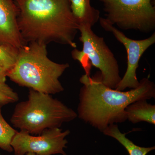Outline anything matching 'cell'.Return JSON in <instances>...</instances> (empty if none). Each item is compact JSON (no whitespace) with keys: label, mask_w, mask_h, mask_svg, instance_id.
I'll list each match as a JSON object with an SVG mask.
<instances>
[{"label":"cell","mask_w":155,"mask_h":155,"mask_svg":"<svg viewBox=\"0 0 155 155\" xmlns=\"http://www.w3.org/2000/svg\"><path fill=\"white\" fill-rule=\"evenodd\" d=\"M83 84L79 93L78 116L84 122L103 132L112 124L127 120L125 109L131 103L155 97V85L149 78L140 81L138 87L120 91L108 87L101 76L86 74L80 78Z\"/></svg>","instance_id":"cell-1"},{"label":"cell","mask_w":155,"mask_h":155,"mask_svg":"<svg viewBox=\"0 0 155 155\" xmlns=\"http://www.w3.org/2000/svg\"><path fill=\"white\" fill-rule=\"evenodd\" d=\"M17 23L26 44L51 42L76 48L79 25L71 11L70 0H14Z\"/></svg>","instance_id":"cell-2"},{"label":"cell","mask_w":155,"mask_h":155,"mask_svg":"<svg viewBox=\"0 0 155 155\" xmlns=\"http://www.w3.org/2000/svg\"><path fill=\"white\" fill-rule=\"evenodd\" d=\"M69 67L68 63L50 60L47 45L31 42L19 49L17 62L7 76L19 86L54 94L64 91L59 78Z\"/></svg>","instance_id":"cell-3"},{"label":"cell","mask_w":155,"mask_h":155,"mask_svg":"<svg viewBox=\"0 0 155 155\" xmlns=\"http://www.w3.org/2000/svg\"><path fill=\"white\" fill-rule=\"evenodd\" d=\"M77 113L51 95L30 89L28 99L17 104L11 116L13 126L31 135L60 127L77 117Z\"/></svg>","instance_id":"cell-4"},{"label":"cell","mask_w":155,"mask_h":155,"mask_svg":"<svg viewBox=\"0 0 155 155\" xmlns=\"http://www.w3.org/2000/svg\"><path fill=\"white\" fill-rule=\"evenodd\" d=\"M78 31L83 48L81 51L74 48L71 52L72 58L80 62L86 75H90L92 66L99 69L102 83L116 89L122 79L119 65L104 38L97 35L88 25H79Z\"/></svg>","instance_id":"cell-5"},{"label":"cell","mask_w":155,"mask_h":155,"mask_svg":"<svg viewBox=\"0 0 155 155\" xmlns=\"http://www.w3.org/2000/svg\"><path fill=\"white\" fill-rule=\"evenodd\" d=\"M105 19L124 30L149 33L155 29V0H98Z\"/></svg>","instance_id":"cell-6"},{"label":"cell","mask_w":155,"mask_h":155,"mask_svg":"<svg viewBox=\"0 0 155 155\" xmlns=\"http://www.w3.org/2000/svg\"><path fill=\"white\" fill-rule=\"evenodd\" d=\"M69 134V130L63 131L60 127L46 129L36 136L20 130L14 136L11 145L14 155H25L28 153L36 155H67L64 149L68 143L66 137Z\"/></svg>","instance_id":"cell-7"},{"label":"cell","mask_w":155,"mask_h":155,"mask_svg":"<svg viewBox=\"0 0 155 155\" xmlns=\"http://www.w3.org/2000/svg\"><path fill=\"white\" fill-rule=\"evenodd\" d=\"M100 25L106 31L110 32L125 47L127 54V68L116 90L124 91L126 88L135 89L140 84L137 76V70L141 56L150 47L155 43V32L149 37L142 40L129 38L105 18L100 17Z\"/></svg>","instance_id":"cell-8"},{"label":"cell","mask_w":155,"mask_h":155,"mask_svg":"<svg viewBox=\"0 0 155 155\" xmlns=\"http://www.w3.org/2000/svg\"><path fill=\"white\" fill-rule=\"evenodd\" d=\"M18 9L14 0H0V44L19 49L26 45L17 23Z\"/></svg>","instance_id":"cell-9"},{"label":"cell","mask_w":155,"mask_h":155,"mask_svg":"<svg viewBox=\"0 0 155 155\" xmlns=\"http://www.w3.org/2000/svg\"><path fill=\"white\" fill-rule=\"evenodd\" d=\"M71 11L78 25L92 27L99 20L100 12L91 5L90 0H70Z\"/></svg>","instance_id":"cell-10"},{"label":"cell","mask_w":155,"mask_h":155,"mask_svg":"<svg viewBox=\"0 0 155 155\" xmlns=\"http://www.w3.org/2000/svg\"><path fill=\"white\" fill-rule=\"evenodd\" d=\"M147 100H140L131 103L125 109L127 120L133 124L145 122L155 125V106Z\"/></svg>","instance_id":"cell-11"},{"label":"cell","mask_w":155,"mask_h":155,"mask_svg":"<svg viewBox=\"0 0 155 155\" xmlns=\"http://www.w3.org/2000/svg\"><path fill=\"white\" fill-rule=\"evenodd\" d=\"M102 133L117 140L127 150L129 155H147L155 149L154 146L144 147L134 144L126 137L125 133L121 132L117 124L109 125Z\"/></svg>","instance_id":"cell-12"},{"label":"cell","mask_w":155,"mask_h":155,"mask_svg":"<svg viewBox=\"0 0 155 155\" xmlns=\"http://www.w3.org/2000/svg\"><path fill=\"white\" fill-rule=\"evenodd\" d=\"M2 106L0 105V148L11 153L13 151L11 142L17 131L12 128L3 118L1 110Z\"/></svg>","instance_id":"cell-13"},{"label":"cell","mask_w":155,"mask_h":155,"mask_svg":"<svg viewBox=\"0 0 155 155\" xmlns=\"http://www.w3.org/2000/svg\"><path fill=\"white\" fill-rule=\"evenodd\" d=\"M19 49L11 45L0 44V66L7 72L16 64Z\"/></svg>","instance_id":"cell-14"},{"label":"cell","mask_w":155,"mask_h":155,"mask_svg":"<svg viewBox=\"0 0 155 155\" xmlns=\"http://www.w3.org/2000/svg\"><path fill=\"white\" fill-rule=\"evenodd\" d=\"M19 96L5 82H0V105H5L18 101Z\"/></svg>","instance_id":"cell-15"},{"label":"cell","mask_w":155,"mask_h":155,"mask_svg":"<svg viewBox=\"0 0 155 155\" xmlns=\"http://www.w3.org/2000/svg\"><path fill=\"white\" fill-rule=\"evenodd\" d=\"M7 72L0 66V82H5Z\"/></svg>","instance_id":"cell-16"},{"label":"cell","mask_w":155,"mask_h":155,"mask_svg":"<svg viewBox=\"0 0 155 155\" xmlns=\"http://www.w3.org/2000/svg\"><path fill=\"white\" fill-rule=\"evenodd\" d=\"M26 155H36L35 153H28L26 154Z\"/></svg>","instance_id":"cell-17"}]
</instances>
